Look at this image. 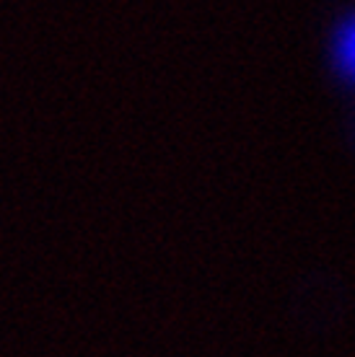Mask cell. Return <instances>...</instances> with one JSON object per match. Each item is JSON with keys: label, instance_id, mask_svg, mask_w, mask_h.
Listing matches in <instances>:
<instances>
[{"label": "cell", "instance_id": "1", "mask_svg": "<svg viewBox=\"0 0 355 357\" xmlns=\"http://www.w3.org/2000/svg\"><path fill=\"white\" fill-rule=\"evenodd\" d=\"M335 52H338L340 70L345 73L347 78H353L355 81V18H350V21H347V26L340 31Z\"/></svg>", "mask_w": 355, "mask_h": 357}]
</instances>
